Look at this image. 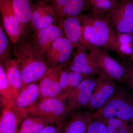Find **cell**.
I'll return each mask as SVG.
<instances>
[{
  "label": "cell",
  "instance_id": "1",
  "mask_svg": "<svg viewBox=\"0 0 133 133\" xmlns=\"http://www.w3.org/2000/svg\"><path fill=\"white\" fill-rule=\"evenodd\" d=\"M79 16L83 37L88 43L119 56L116 33L105 14L92 11Z\"/></svg>",
  "mask_w": 133,
  "mask_h": 133
},
{
  "label": "cell",
  "instance_id": "2",
  "mask_svg": "<svg viewBox=\"0 0 133 133\" xmlns=\"http://www.w3.org/2000/svg\"><path fill=\"white\" fill-rule=\"evenodd\" d=\"M15 59L22 78V87L38 82L50 69L45 56L38 52L33 43L21 44L15 51Z\"/></svg>",
  "mask_w": 133,
  "mask_h": 133
},
{
  "label": "cell",
  "instance_id": "3",
  "mask_svg": "<svg viewBox=\"0 0 133 133\" xmlns=\"http://www.w3.org/2000/svg\"><path fill=\"white\" fill-rule=\"evenodd\" d=\"M92 119L117 118L133 121V95L124 85H119L114 95L102 107L91 113Z\"/></svg>",
  "mask_w": 133,
  "mask_h": 133
},
{
  "label": "cell",
  "instance_id": "4",
  "mask_svg": "<svg viewBox=\"0 0 133 133\" xmlns=\"http://www.w3.org/2000/svg\"><path fill=\"white\" fill-rule=\"evenodd\" d=\"M26 111L28 114L44 117L53 124L63 125L70 115L68 112L66 100L60 97L40 99Z\"/></svg>",
  "mask_w": 133,
  "mask_h": 133
},
{
  "label": "cell",
  "instance_id": "5",
  "mask_svg": "<svg viewBox=\"0 0 133 133\" xmlns=\"http://www.w3.org/2000/svg\"><path fill=\"white\" fill-rule=\"evenodd\" d=\"M105 14L116 35L128 33L133 36V0H117Z\"/></svg>",
  "mask_w": 133,
  "mask_h": 133
},
{
  "label": "cell",
  "instance_id": "6",
  "mask_svg": "<svg viewBox=\"0 0 133 133\" xmlns=\"http://www.w3.org/2000/svg\"><path fill=\"white\" fill-rule=\"evenodd\" d=\"M92 59L99 66L103 73L122 83L126 72L125 65L111 56L107 51L89 44L87 48Z\"/></svg>",
  "mask_w": 133,
  "mask_h": 133
},
{
  "label": "cell",
  "instance_id": "7",
  "mask_svg": "<svg viewBox=\"0 0 133 133\" xmlns=\"http://www.w3.org/2000/svg\"><path fill=\"white\" fill-rule=\"evenodd\" d=\"M119 84L106 74L98 76L97 84L85 107L88 111L92 113L102 107L116 92Z\"/></svg>",
  "mask_w": 133,
  "mask_h": 133
},
{
  "label": "cell",
  "instance_id": "8",
  "mask_svg": "<svg viewBox=\"0 0 133 133\" xmlns=\"http://www.w3.org/2000/svg\"><path fill=\"white\" fill-rule=\"evenodd\" d=\"M76 46L65 37L57 38L45 54L48 65L50 68L57 67L69 62Z\"/></svg>",
  "mask_w": 133,
  "mask_h": 133
},
{
  "label": "cell",
  "instance_id": "9",
  "mask_svg": "<svg viewBox=\"0 0 133 133\" xmlns=\"http://www.w3.org/2000/svg\"><path fill=\"white\" fill-rule=\"evenodd\" d=\"M95 76L84 79L69 94L66 100L69 115L88 104L97 81Z\"/></svg>",
  "mask_w": 133,
  "mask_h": 133
},
{
  "label": "cell",
  "instance_id": "10",
  "mask_svg": "<svg viewBox=\"0 0 133 133\" xmlns=\"http://www.w3.org/2000/svg\"><path fill=\"white\" fill-rule=\"evenodd\" d=\"M1 14L4 30L12 43L16 44L23 33L24 25L17 19L11 0H2Z\"/></svg>",
  "mask_w": 133,
  "mask_h": 133
},
{
  "label": "cell",
  "instance_id": "11",
  "mask_svg": "<svg viewBox=\"0 0 133 133\" xmlns=\"http://www.w3.org/2000/svg\"><path fill=\"white\" fill-rule=\"evenodd\" d=\"M76 48L73 58L70 61L69 66L66 67L68 70L94 76L104 74L92 59L85 47L79 46Z\"/></svg>",
  "mask_w": 133,
  "mask_h": 133
},
{
  "label": "cell",
  "instance_id": "12",
  "mask_svg": "<svg viewBox=\"0 0 133 133\" xmlns=\"http://www.w3.org/2000/svg\"><path fill=\"white\" fill-rule=\"evenodd\" d=\"M27 115L17 109L12 101H6L0 113V133H17L22 120Z\"/></svg>",
  "mask_w": 133,
  "mask_h": 133
},
{
  "label": "cell",
  "instance_id": "13",
  "mask_svg": "<svg viewBox=\"0 0 133 133\" xmlns=\"http://www.w3.org/2000/svg\"><path fill=\"white\" fill-rule=\"evenodd\" d=\"M69 64L70 62L60 66L51 67L38 81L40 99L60 97L61 88L59 77L60 69L63 67H67Z\"/></svg>",
  "mask_w": 133,
  "mask_h": 133
},
{
  "label": "cell",
  "instance_id": "14",
  "mask_svg": "<svg viewBox=\"0 0 133 133\" xmlns=\"http://www.w3.org/2000/svg\"><path fill=\"white\" fill-rule=\"evenodd\" d=\"M59 27L65 35L76 48L83 46L87 48L88 43L83 37L82 24L79 16H71L59 18Z\"/></svg>",
  "mask_w": 133,
  "mask_h": 133
},
{
  "label": "cell",
  "instance_id": "15",
  "mask_svg": "<svg viewBox=\"0 0 133 133\" xmlns=\"http://www.w3.org/2000/svg\"><path fill=\"white\" fill-rule=\"evenodd\" d=\"M35 31L32 43L36 49L44 56L47 50L56 39L65 37L62 29L54 24Z\"/></svg>",
  "mask_w": 133,
  "mask_h": 133
},
{
  "label": "cell",
  "instance_id": "16",
  "mask_svg": "<svg viewBox=\"0 0 133 133\" xmlns=\"http://www.w3.org/2000/svg\"><path fill=\"white\" fill-rule=\"evenodd\" d=\"M40 99V92L38 82L30 83L21 89L12 101L15 107L20 111L26 112Z\"/></svg>",
  "mask_w": 133,
  "mask_h": 133
},
{
  "label": "cell",
  "instance_id": "17",
  "mask_svg": "<svg viewBox=\"0 0 133 133\" xmlns=\"http://www.w3.org/2000/svg\"><path fill=\"white\" fill-rule=\"evenodd\" d=\"M65 122L62 133H85L92 119L91 113L88 111H78L71 113Z\"/></svg>",
  "mask_w": 133,
  "mask_h": 133
},
{
  "label": "cell",
  "instance_id": "18",
  "mask_svg": "<svg viewBox=\"0 0 133 133\" xmlns=\"http://www.w3.org/2000/svg\"><path fill=\"white\" fill-rule=\"evenodd\" d=\"M56 17L51 6L41 4L33 9L31 23L35 30H40L53 24Z\"/></svg>",
  "mask_w": 133,
  "mask_h": 133
},
{
  "label": "cell",
  "instance_id": "19",
  "mask_svg": "<svg viewBox=\"0 0 133 133\" xmlns=\"http://www.w3.org/2000/svg\"><path fill=\"white\" fill-rule=\"evenodd\" d=\"M4 67L7 76L10 97L13 101L22 88L21 73L14 59L11 58L7 62Z\"/></svg>",
  "mask_w": 133,
  "mask_h": 133
},
{
  "label": "cell",
  "instance_id": "20",
  "mask_svg": "<svg viewBox=\"0 0 133 133\" xmlns=\"http://www.w3.org/2000/svg\"><path fill=\"white\" fill-rule=\"evenodd\" d=\"M54 124L44 117L28 114L22 120L17 133H37L47 126Z\"/></svg>",
  "mask_w": 133,
  "mask_h": 133
},
{
  "label": "cell",
  "instance_id": "21",
  "mask_svg": "<svg viewBox=\"0 0 133 133\" xmlns=\"http://www.w3.org/2000/svg\"><path fill=\"white\" fill-rule=\"evenodd\" d=\"M17 19L23 24L31 22L33 9L30 0H11Z\"/></svg>",
  "mask_w": 133,
  "mask_h": 133
},
{
  "label": "cell",
  "instance_id": "22",
  "mask_svg": "<svg viewBox=\"0 0 133 133\" xmlns=\"http://www.w3.org/2000/svg\"><path fill=\"white\" fill-rule=\"evenodd\" d=\"M88 6L85 0H68L64 7L58 15L59 18L79 16Z\"/></svg>",
  "mask_w": 133,
  "mask_h": 133
},
{
  "label": "cell",
  "instance_id": "23",
  "mask_svg": "<svg viewBox=\"0 0 133 133\" xmlns=\"http://www.w3.org/2000/svg\"><path fill=\"white\" fill-rule=\"evenodd\" d=\"M119 56L124 58L125 56H133V36L128 33L116 35Z\"/></svg>",
  "mask_w": 133,
  "mask_h": 133
},
{
  "label": "cell",
  "instance_id": "24",
  "mask_svg": "<svg viewBox=\"0 0 133 133\" xmlns=\"http://www.w3.org/2000/svg\"><path fill=\"white\" fill-rule=\"evenodd\" d=\"M8 37L6 32L2 28L0 22V64L3 67L11 59Z\"/></svg>",
  "mask_w": 133,
  "mask_h": 133
},
{
  "label": "cell",
  "instance_id": "25",
  "mask_svg": "<svg viewBox=\"0 0 133 133\" xmlns=\"http://www.w3.org/2000/svg\"><path fill=\"white\" fill-rule=\"evenodd\" d=\"M69 70V81L68 88L64 98L66 100L67 97L72 91L86 79L94 76L73 71Z\"/></svg>",
  "mask_w": 133,
  "mask_h": 133
},
{
  "label": "cell",
  "instance_id": "26",
  "mask_svg": "<svg viewBox=\"0 0 133 133\" xmlns=\"http://www.w3.org/2000/svg\"><path fill=\"white\" fill-rule=\"evenodd\" d=\"M0 94L7 101H12L10 94L9 87L5 68L0 64Z\"/></svg>",
  "mask_w": 133,
  "mask_h": 133
},
{
  "label": "cell",
  "instance_id": "27",
  "mask_svg": "<svg viewBox=\"0 0 133 133\" xmlns=\"http://www.w3.org/2000/svg\"><path fill=\"white\" fill-rule=\"evenodd\" d=\"M85 133H108L106 124L103 120L92 118Z\"/></svg>",
  "mask_w": 133,
  "mask_h": 133
},
{
  "label": "cell",
  "instance_id": "28",
  "mask_svg": "<svg viewBox=\"0 0 133 133\" xmlns=\"http://www.w3.org/2000/svg\"><path fill=\"white\" fill-rule=\"evenodd\" d=\"M117 0H103L91 4L92 11L100 13H104L110 10L114 6Z\"/></svg>",
  "mask_w": 133,
  "mask_h": 133
},
{
  "label": "cell",
  "instance_id": "29",
  "mask_svg": "<svg viewBox=\"0 0 133 133\" xmlns=\"http://www.w3.org/2000/svg\"><path fill=\"white\" fill-rule=\"evenodd\" d=\"M59 81L61 88V95L59 97L66 100L64 97L68 88L69 81V70L66 67L60 69Z\"/></svg>",
  "mask_w": 133,
  "mask_h": 133
},
{
  "label": "cell",
  "instance_id": "30",
  "mask_svg": "<svg viewBox=\"0 0 133 133\" xmlns=\"http://www.w3.org/2000/svg\"><path fill=\"white\" fill-rule=\"evenodd\" d=\"M126 72L122 83L133 95V65L130 63L125 64Z\"/></svg>",
  "mask_w": 133,
  "mask_h": 133
},
{
  "label": "cell",
  "instance_id": "31",
  "mask_svg": "<svg viewBox=\"0 0 133 133\" xmlns=\"http://www.w3.org/2000/svg\"><path fill=\"white\" fill-rule=\"evenodd\" d=\"M103 120L106 124L112 126L118 130L127 125L130 123L117 118H111Z\"/></svg>",
  "mask_w": 133,
  "mask_h": 133
},
{
  "label": "cell",
  "instance_id": "32",
  "mask_svg": "<svg viewBox=\"0 0 133 133\" xmlns=\"http://www.w3.org/2000/svg\"><path fill=\"white\" fill-rule=\"evenodd\" d=\"M64 125L51 124L47 126L37 133H62Z\"/></svg>",
  "mask_w": 133,
  "mask_h": 133
},
{
  "label": "cell",
  "instance_id": "33",
  "mask_svg": "<svg viewBox=\"0 0 133 133\" xmlns=\"http://www.w3.org/2000/svg\"><path fill=\"white\" fill-rule=\"evenodd\" d=\"M68 0H54L52 1L51 6L56 16H57L61 10L64 7L68 2Z\"/></svg>",
  "mask_w": 133,
  "mask_h": 133
},
{
  "label": "cell",
  "instance_id": "34",
  "mask_svg": "<svg viewBox=\"0 0 133 133\" xmlns=\"http://www.w3.org/2000/svg\"><path fill=\"white\" fill-rule=\"evenodd\" d=\"M131 127L130 123L127 125L118 130V133H131Z\"/></svg>",
  "mask_w": 133,
  "mask_h": 133
},
{
  "label": "cell",
  "instance_id": "35",
  "mask_svg": "<svg viewBox=\"0 0 133 133\" xmlns=\"http://www.w3.org/2000/svg\"><path fill=\"white\" fill-rule=\"evenodd\" d=\"M107 125L108 133H118V130L112 126Z\"/></svg>",
  "mask_w": 133,
  "mask_h": 133
},
{
  "label": "cell",
  "instance_id": "36",
  "mask_svg": "<svg viewBox=\"0 0 133 133\" xmlns=\"http://www.w3.org/2000/svg\"><path fill=\"white\" fill-rule=\"evenodd\" d=\"M6 101V100L3 98L2 96L0 94V113L1 112L3 109Z\"/></svg>",
  "mask_w": 133,
  "mask_h": 133
},
{
  "label": "cell",
  "instance_id": "37",
  "mask_svg": "<svg viewBox=\"0 0 133 133\" xmlns=\"http://www.w3.org/2000/svg\"><path fill=\"white\" fill-rule=\"evenodd\" d=\"M85 1L88 6H90L92 0H85Z\"/></svg>",
  "mask_w": 133,
  "mask_h": 133
},
{
  "label": "cell",
  "instance_id": "38",
  "mask_svg": "<svg viewBox=\"0 0 133 133\" xmlns=\"http://www.w3.org/2000/svg\"><path fill=\"white\" fill-rule=\"evenodd\" d=\"M129 59L130 61V63L133 65V56L129 57Z\"/></svg>",
  "mask_w": 133,
  "mask_h": 133
},
{
  "label": "cell",
  "instance_id": "39",
  "mask_svg": "<svg viewBox=\"0 0 133 133\" xmlns=\"http://www.w3.org/2000/svg\"><path fill=\"white\" fill-rule=\"evenodd\" d=\"M131 127V133H133V121L130 122Z\"/></svg>",
  "mask_w": 133,
  "mask_h": 133
},
{
  "label": "cell",
  "instance_id": "40",
  "mask_svg": "<svg viewBox=\"0 0 133 133\" xmlns=\"http://www.w3.org/2000/svg\"><path fill=\"white\" fill-rule=\"evenodd\" d=\"M103 1V0H92V2L91 3V5L93 3H94L98 2L101 1Z\"/></svg>",
  "mask_w": 133,
  "mask_h": 133
},
{
  "label": "cell",
  "instance_id": "41",
  "mask_svg": "<svg viewBox=\"0 0 133 133\" xmlns=\"http://www.w3.org/2000/svg\"><path fill=\"white\" fill-rule=\"evenodd\" d=\"M2 0H0V14H1V7L2 3Z\"/></svg>",
  "mask_w": 133,
  "mask_h": 133
},
{
  "label": "cell",
  "instance_id": "42",
  "mask_svg": "<svg viewBox=\"0 0 133 133\" xmlns=\"http://www.w3.org/2000/svg\"><path fill=\"white\" fill-rule=\"evenodd\" d=\"M46 1H54V0H46Z\"/></svg>",
  "mask_w": 133,
  "mask_h": 133
}]
</instances>
